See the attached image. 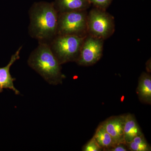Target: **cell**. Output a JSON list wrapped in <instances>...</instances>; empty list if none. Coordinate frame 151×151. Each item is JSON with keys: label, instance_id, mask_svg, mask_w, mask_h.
I'll list each match as a JSON object with an SVG mask.
<instances>
[{"label": "cell", "instance_id": "1", "mask_svg": "<svg viewBox=\"0 0 151 151\" xmlns=\"http://www.w3.org/2000/svg\"><path fill=\"white\" fill-rule=\"evenodd\" d=\"M29 33L38 43L49 44L57 35L58 13L53 2L34 3L29 11Z\"/></svg>", "mask_w": 151, "mask_h": 151}, {"label": "cell", "instance_id": "2", "mask_svg": "<svg viewBox=\"0 0 151 151\" xmlns=\"http://www.w3.org/2000/svg\"><path fill=\"white\" fill-rule=\"evenodd\" d=\"M27 63L49 84H61L65 76L61 71V64L52 52L48 44L39 43L30 55Z\"/></svg>", "mask_w": 151, "mask_h": 151}, {"label": "cell", "instance_id": "3", "mask_svg": "<svg viewBox=\"0 0 151 151\" xmlns=\"http://www.w3.org/2000/svg\"><path fill=\"white\" fill-rule=\"evenodd\" d=\"M85 37L70 35H57L48 44L60 64L76 62Z\"/></svg>", "mask_w": 151, "mask_h": 151}, {"label": "cell", "instance_id": "4", "mask_svg": "<svg viewBox=\"0 0 151 151\" xmlns=\"http://www.w3.org/2000/svg\"><path fill=\"white\" fill-rule=\"evenodd\" d=\"M115 31L114 17L106 11L94 7L87 14V35L105 40Z\"/></svg>", "mask_w": 151, "mask_h": 151}, {"label": "cell", "instance_id": "5", "mask_svg": "<svg viewBox=\"0 0 151 151\" xmlns=\"http://www.w3.org/2000/svg\"><path fill=\"white\" fill-rule=\"evenodd\" d=\"M87 10L58 14L57 35L85 37L87 35Z\"/></svg>", "mask_w": 151, "mask_h": 151}, {"label": "cell", "instance_id": "6", "mask_svg": "<svg viewBox=\"0 0 151 151\" xmlns=\"http://www.w3.org/2000/svg\"><path fill=\"white\" fill-rule=\"evenodd\" d=\"M104 40L87 35L81 45L79 56L76 62L81 66L95 64L102 57Z\"/></svg>", "mask_w": 151, "mask_h": 151}, {"label": "cell", "instance_id": "7", "mask_svg": "<svg viewBox=\"0 0 151 151\" xmlns=\"http://www.w3.org/2000/svg\"><path fill=\"white\" fill-rule=\"evenodd\" d=\"M22 46L20 47L18 49L11 58L8 64L4 67L0 68V93L3 92V89H9L13 90L16 94H20L19 91L15 87L14 81L16 78L12 77L10 69L12 65L17 60L20 58V52Z\"/></svg>", "mask_w": 151, "mask_h": 151}, {"label": "cell", "instance_id": "8", "mask_svg": "<svg viewBox=\"0 0 151 151\" xmlns=\"http://www.w3.org/2000/svg\"><path fill=\"white\" fill-rule=\"evenodd\" d=\"M124 116L112 117L101 124L116 145L126 144L124 139Z\"/></svg>", "mask_w": 151, "mask_h": 151}, {"label": "cell", "instance_id": "9", "mask_svg": "<svg viewBox=\"0 0 151 151\" xmlns=\"http://www.w3.org/2000/svg\"><path fill=\"white\" fill-rule=\"evenodd\" d=\"M53 3L58 14L87 10L91 6L88 0H55Z\"/></svg>", "mask_w": 151, "mask_h": 151}, {"label": "cell", "instance_id": "10", "mask_svg": "<svg viewBox=\"0 0 151 151\" xmlns=\"http://www.w3.org/2000/svg\"><path fill=\"white\" fill-rule=\"evenodd\" d=\"M124 134L126 144L130 142L135 137L143 134L134 116L132 114L124 116Z\"/></svg>", "mask_w": 151, "mask_h": 151}, {"label": "cell", "instance_id": "11", "mask_svg": "<svg viewBox=\"0 0 151 151\" xmlns=\"http://www.w3.org/2000/svg\"><path fill=\"white\" fill-rule=\"evenodd\" d=\"M137 92L140 100L143 102L151 104V76L149 73L143 72L139 78Z\"/></svg>", "mask_w": 151, "mask_h": 151}, {"label": "cell", "instance_id": "12", "mask_svg": "<svg viewBox=\"0 0 151 151\" xmlns=\"http://www.w3.org/2000/svg\"><path fill=\"white\" fill-rule=\"evenodd\" d=\"M93 137L99 145L105 151L117 145L113 138L105 130L102 124L96 130Z\"/></svg>", "mask_w": 151, "mask_h": 151}, {"label": "cell", "instance_id": "13", "mask_svg": "<svg viewBox=\"0 0 151 151\" xmlns=\"http://www.w3.org/2000/svg\"><path fill=\"white\" fill-rule=\"evenodd\" d=\"M126 145L128 149L131 151H151L150 146L147 142L143 134L135 137L131 142Z\"/></svg>", "mask_w": 151, "mask_h": 151}, {"label": "cell", "instance_id": "14", "mask_svg": "<svg viewBox=\"0 0 151 151\" xmlns=\"http://www.w3.org/2000/svg\"><path fill=\"white\" fill-rule=\"evenodd\" d=\"M94 7L106 11L111 5L113 0H88Z\"/></svg>", "mask_w": 151, "mask_h": 151}, {"label": "cell", "instance_id": "15", "mask_svg": "<svg viewBox=\"0 0 151 151\" xmlns=\"http://www.w3.org/2000/svg\"><path fill=\"white\" fill-rule=\"evenodd\" d=\"M103 150L99 145L94 137L92 138L84 146L82 150L84 151H100Z\"/></svg>", "mask_w": 151, "mask_h": 151}, {"label": "cell", "instance_id": "16", "mask_svg": "<svg viewBox=\"0 0 151 151\" xmlns=\"http://www.w3.org/2000/svg\"><path fill=\"white\" fill-rule=\"evenodd\" d=\"M126 144H120L107 150L106 151H129Z\"/></svg>", "mask_w": 151, "mask_h": 151}]
</instances>
